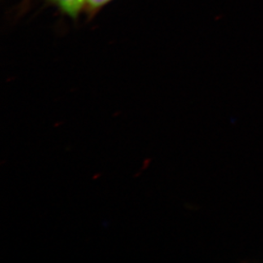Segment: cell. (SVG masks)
Wrapping results in <instances>:
<instances>
[{
  "instance_id": "1",
  "label": "cell",
  "mask_w": 263,
  "mask_h": 263,
  "mask_svg": "<svg viewBox=\"0 0 263 263\" xmlns=\"http://www.w3.org/2000/svg\"><path fill=\"white\" fill-rule=\"evenodd\" d=\"M50 5L58 8L61 13L72 19H77L87 0H47Z\"/></svg>"
},
{
  "instance_id": "2",
  "label": "cell",
  "mask_w": 263,
  "mask_h": 263,
  "mask_svg": "<svg viewBox=\"0 0 263 263\" xmlns=\"http://www.w3.org/2000/svg\"><path fill=\"white\" fill-rule=\"evenodd\" d=\"M112 0H87L85 5V10L90 17L96 15L102 8L107 4L112 2Z\"/></svg>"
}]
</instances>
